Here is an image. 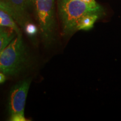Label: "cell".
<instances>
[{
	"instance_id": "4",
	"label": "cell",
	"mask_w": 121,
	"mask_h": 121,
	"mask_svg": "<svg viewBox=\"0 0 121 121\" xmlns=\"http://www.w3.org/2000/svg\"><path fill=\"white\" fill-rule=\"evenodd\" d=\"M30 85L29 80H24L11 90L9 98L10 121H27L24 116V110Z\"/></svg>"
},
{
	"instance_id": "12",
	"label": "cell",
	"mask_w": 121,
	"mask_h": 121,
	"mask_svg": "<svg viewBox=\"0 0 121 121\" xmlns=\"http://www.w3.org/2000/svg\"><path fill=\"white\" fill-rule=\"evenodd\" d=\"M6 28L5 27H3V26H0V32H1V31H3V30H4V29H5Z\"/></svg>"
},
{
	"instance_id": "5",
	"label": "cell",
	"mask_w": 121,
	"mask_h": 121,
	"mask_svg": "<svg viewBox=\"0 0 121 121\" xmlns=\"http://www.w3.org/2000/svg\"><path fill=\"white\" fill-rule=\"evenodd\" d=\"M10 6L18 15L22 24V27H25L28 23L27 13L34 4V0H2Z\"/></svg>"
},
{
	"instance_id": "2",
	"label": "cell",
	"mask_w": 121,
	"mask_h": 121,
	"mask_svg": "<svg viewBox=\"0 0 121 121\" xmlns=\"http://www.w3.org/2000/svg\"><path fill=\"white\" fill-rule=\"evenodd\" d=\"M27 53L22 34H17L0 54V71L6 75H14L24 67Z\"/></svg>"
},
{
	"instance_id": "1",
	"label": "cell",
	"mask_w": 121,
	"mask_h": 121,
	"mask_svg": "<svg viewBox=\"0 0 121 121\" xmlns=\"http://www.w3.org/2000/svg\"><path fill=\"white\" fill-rule=\"evenodd\" d=\"M59 13L63 34H71L77 31L80 20L89 13H98L101 8L98 4H91L82 0H59Z\"/></svg>"
},
{
	"instance_id": "3",
	"label": "cell",
	"mask_w": 121,
	"mask_h": 121,
	"mask_svg": "<svg viewBox=\"0 0 121 121\" xmlns=\"http://www.w3.org/2000/svg\"><path fill=\"white\" fill-rule=\"evenodd\" d=\"M54 0H34V5L42 38L52 42L54 35Z\"/></svg>"
},
{
	"instance_id": "10",
	"label": "cell",
	"mask_w": 121,
	"mask_h": 121,
	"mask_svg": "<svg viewBox=\"0 0 121 121\" xmlns=\"http://www.w3.org/2000/svg\"><path fill=\"white\" fill-rule=\"evenodd\" d=\"M25 32L29 36H34L37 34L38 29L34 24L31 23H27L25 27Z\"/></svg>"
},
{
	"instance_id": "6",
	"label": "cell",
	"mask_w": 121,
	"mask_h": 121,
	"mask_svg": "<svg viewBox=\"0 0 121 121\" xmlns=\"http://www.w3.org/2000/svg\"><path fill=\"white\" fill-rule=\"evenodd\" d=\"M13 19H14L9 13L0 10V26L12 29L16 32V34H22L20 29Z\"/></svg>"
},
{
	"instance_id": "11",
	"label": "cell",
	"mask_w": 121,
	"mask_h": 121,
	"mask_svg": "<svg viewBox=\"0 0 121 121\" xmlns=\"http://www.w3.org/2000/svg\"><path fill=\"white\" fill-rule=\"evenodd\" d=\"M6 80L5 74L3 73L1 71H0V84L4 82V81Z\"/></svg>"
},
{
	"instance_id": "7",
	"label": "cell",
	"mask_w": 121,
	"mask_h": 121,
	"mask_svg": "<svg viewBox=\"0 0 121 121\" xmlns=\"http://www.w3.org/2000/svg\"><path fill=\"white\" fill-rule=\"evenodd\" d=\"M99 17V13H89L84 16L78 22L77 30H88L93 28L94 24Z\"/></svg>"
},
{
	"instance_id": "9",
	"label": "cell",
	"mask_w": 121,
	"mask_h": 121,
	"mask_svg": "<svg viewBox=\"0 0 121 121\" xmlns=\"http://www.w3.org/2000/svg\"><path fill=\"white\" fill-rule=\"evenodd\" d=\"M0 10L6 11V13H9L17 22V23L19 24L22 27V22L19 16H18V15L15 13V12L9 6L8 4H7L2 0H0Z\"/></svg>"
},
{
	"instance_id": "8",
	"label": "cell",
	"mask_w": 121,
	"mask_h": 121,
	"mask_svg": "<svg viewBox=\"0 0 121 121\" xmlns=\"http://www.w3.org/2000/svg\"><path fill=\"white\" fill-rule=\"evenodd\" d=\"M7 28L0 32V54L17 35L13 29Z\"/></svg>"
}]
</instances>
